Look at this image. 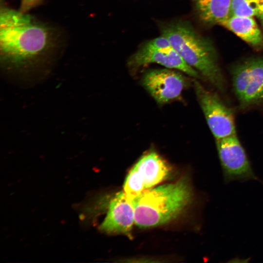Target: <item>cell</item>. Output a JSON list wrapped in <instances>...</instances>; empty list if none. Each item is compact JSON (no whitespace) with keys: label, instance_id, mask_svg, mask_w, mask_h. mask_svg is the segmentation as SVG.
<instances>
[{"label":"cell","instance_id":"obj_1","mask_svg":"<svg viewBox=\"0 0 263 263\" xmlns=\"http://www.w3.org/2000/svg\"><path fill=\"white\" fill-rule=\"evenodd\" d=\"M50 26L32 16L3 7L0 15V59L11 69L27 68L45 59L57 45Z\"/></svg>","mask_w":263,"mask_h":263},{"label":"cell","instance_id":"obj_2","mask_svg":"<svg viewBox=\"0 0 263 263\" xmlns=\"http://www.w3.org/2000/svg\"><path fill=\"white\" fill-rule=\"evenodd\" d=\"M192 197L187 177L145 190L133 198L134 224L141 228L165 224L178 216Z\"/></svg>","mask_w":263,"mask_h":263},{"label":"cell","instance_id":"obj_3","mask_svg":"<svg viewBox=\"0 0 263 263\" xmlns=\"http://www.w3.org/2000/svg\"><path fill=\"white\" fill-rule=\"evenodd\" d=\"M161 32L187 64L200 72L219 90L224 91L225 80L210 40L200 36L185 21L164 25Z\"/></svg>","mask_w":263,"mask_h":263},{"label":"cell","instance_id":"obj_4","mask_svg":"<svg viewBox=\"0 0 263 263\" xmlns=\"http://www.w3.org/2000/svg\"><path fill=\"white\" fill-rule=\"evenodd\" d=\"M170 172L167 162L157 153L150 151L144 155L130 170L123 191L132 198L165 180Z\"/></svg>","mask_w":263,"mask_h":263},{"label":"cell","instance_id":"obj_5","mask_svg":"<svg viewBox=\"0 0 263 263\" xmlns=\"http://www.w3.org/2000/svg\"><path fill=\"white\" fill-rule=\"evenodd\" d=\"M153 63L177 69L194 77H200L198 72L186 62L169 41L162 35L142 46L129 61V65L134 67Z\"/></svg>","mask_w":263,"mask_h":263},{"label":"cell","instance_id":"obj_6","mask_svg":"<svg viewBox=\"0 0 263 263\" xmlns=\"http://www.w3.org/2000/svg\"><path fill=\"white\" fill-rule=\"evenodd\" d=\"M224 181L259 180L236 134L216 139Z\"/></svg>","mask_w":263,"mask_h":263},{"label":"cell","instance_id":"obj_7","mask_svg":"<svg viewBox=\"0 0 263 263\" xmlns=\"http://www.w3.org/2000/svg\"><path fill=\"white\" fill-rule=\"evenodd\" d=\"M194 85L199 103L215 139L236 134L231 109L215 93L206 89L198 81H194Z\"/></svg>","mask_w":263,"mask_h":263},{"label":"cell","instance_id":"obj_8","mask_svg":"<svg viewBox=\"0 0 263 263\" xmlns=\"http://www.w3.org/2000/svg\"><path fill=\"white\" fill-rule=\"evenodd\" d=\"M142 84L159 104H164L178 98L186 85L183 75L169 69H156L146 73Z\"/></svg>","mask_w":263,"mask_h":263},{"label":"cell","instance_id":"obj_9","mask_svg":"<svg viewBox=\"0 0 263 263\" xmlns=\"http://www.w3.org/2000/svg\"><path fill=\"white\" fill-rule=\"evenodd\" d=\"M133 223V198L121 191L110 200L106 216L98 228L109 234H127L131 232Z\"/></svg>","mask_w":263,"mask_h":263},{"label":"cell","instance_id":"obj_10","mask_svg":"<svg viewBox=\"0 0 263 263\" xmlns=\"http://www.w3.org/2000/svg\"><path fill=\"white\" fill-rule=\"evenodd\" d=\"M221 25L252 47H263V34L252 17L230 16Z\"/></svg>","mask_w":263,"mask_h":263},{"label":"cell","instance_id":"obj_11","mask_svg":"<svg viewBox=\"0 0 263 263\" xmlns=\"http://www.w3.org/2000/svg\"><path fill=\"white\" fill-rule=\"evenodd\" d=\"M231 0H195L200 19L207 23L221 24L230 16Z\"/></svg>","mask_w":263,"mask_h":263},{"label":"cell","instance_id":"obj_12","mask_svg":"<svg viewBox=\"0 0 263 263\" xmlns=\"http://www.w3.org/2000/svg\"><path fill=\"white\" fill-rule=\"evenodd\" d=\"M263 95V59L254 57L252 78L239 100L243 104H248L257 100Z\"/></svg>","mask_w":263,"mask_h":263},{"label":"cell","instance_id":"obj_13","mask_svg":"<svg viewBox=\"0 0 263 263\" xmlns=\"http://www.w3.org/2000/svg\"><path fill=\"white\" fill-rule=\"evenodd\" d=\"M254 58H249L237 65L232 71L234 92L240 100L252 78Z\"/></svg>","mask_w":263,"mask_h":263},{"label":"cell","instance_id":"obj_14","mask_svg":"<svg viewBox=\"0 0 263 263\" xmlns=\"http://www.w3.org/2000/svg\"><path fill=\"white\" fill-rule=\"evenodd\" d=\"M259 0H231L230 16L257 17Z\"/></svg>","mask_w":263,"mask_h":263},{"label":"cell","instance_id":"obj_15","mask_svg":"<svg viewBox=\"0 0 263 263\" xmlns=\"http://www.w3.org/2000/svg\"><path fill=\"white\" fill-rule=\"evenodd\" d=\"M42 0H21L19 11L26 13L31 9L39 5Z\"/></svg>","mask_w":263,"mask_h":263},{"label":"cell","instance_id":"obj_16","mask_svg":"<svg viewBox=\"0 0 263 263\" xmlns=\"http://www.w3.org/2000/svg\"><path fill=\"white\" fill-rule=\"evenodd\" d=\"M257 17L263 22V0H259V12Z\"/></svg>","mask_w":263,"mask_h":263},{"label":"cell","instance_id":"obj_17","mask_svg":"<svg viewBox=\"0 0 263 263\" xmlns=\"http://www.w3.org/2000/svg\"></svg>","mask_w":263,"mask_h":263}]
</instances>
